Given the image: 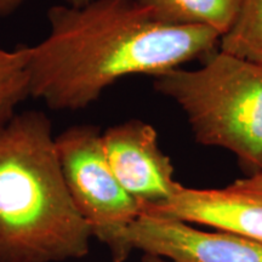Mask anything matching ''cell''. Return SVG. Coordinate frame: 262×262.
<instances>
[{"label": "cell", "mask_w": 262, "mask_h": 262, "mask_svg": "<svg viewBox=\"0 0 262 262\" xmlns=\"http://www.w3.org/2000/svg\"><path fill=\"white\" fill-rule=\"evenodd\" d=\"M50 32L29 47L31 96L56 111H77L134 74L160 75L210 52V28L159 21L137 0H93L49 9Z\"/></svg>", "instance_id": "1"}, {"label": "cell", "mask_w": 262, "mask_h": 262, "mask_svg": "<svg viewBox=\"0 0 262 262\" xmlns=\"http://www.w3.org/2000/svg\"><path fill=\"white\" fill-rule=\"evenodd\" d=\"M29 47L0 49V127L15 116L16 108L31 96Z\"/></svg>", "instance_id": "10"}, {"label": "cell", "mask_w": 262, "mask_h": 262, "mask_svg": "<svg viewBox=\"0 0 262 262\" xmlns=\"http://www.w3.org/2000/svg\"><path fill=\"white\" fill-rule=\"evenodd\" d=\"M159 21L210 28L224 35L237 17L241 0H137Z\"/></svg>", "instance_id": "8"}, {"label": "cell", "mask_w": 262, "mask_h": 262, "mask_svg": "<svg viewBox=\"0 0 262 262\" xmlns=\"http://www.w3.org/2000/svg\"><path fill=\"white\" fill-rule=\"evenodd\" d=\"M102 145L118 182L142 211L166 202L182 186L150 124L139 119L116 124L102 133Z\"/></svg>", "instance_id": "6"}, {"label": "cell", "mask_w": 262, "mask_h": 262, "mask_svg": "<svg viewBox=\"0 0 262 262\" xmlns=\"http://www.w3.org/2000/svg\"><path fill=\"white\" fill-rule=\"evenodd\" d=\"M91 238L62 175L50 119L15 114L0 127V262L79 260Z\"/></svg>", "instance_id": "2"}, {"label": "cell", "mask_w": 262, "mask_h": 262, "mask_svg": "<svg viewBox=\"0 0 262 262\" xmlns=\"http://www.w3.org/2000/svg\"><path fill=\"white\" fill-rule=\"evenodd\" d=\"M55 145L64 182L93 237L110 249L119 262L120 237L142 214V209L118 182L104 155L102 134L94 125H74Z\"/></svg>", "instance_id": "4"}, {"label": "cell", "mask_w": 262, "mask_h": 262, "mask_svg": "<svg viewBox=\"0 0 262 262\" xmlns=\"http://www.w3.org/2000/svg\"><path fill=\"white\" fill-rule=\"evenodd\" d=\"M25 2L26 0H0V17L12 14Z\"/></svg>", "instance_id": "12"}, {"label": "cell", "mask_w": 262, "mask_h": 262, "mask_svg": "<svg viewBox=\"0 0 262 262\" xmlns=\"http://www.w3.org/2000/svg\"><path fill=\"white\" fill-rule=\"evenodd\" d=\"M66 5L73 6V8H81V6L89 4L93 0H64Z\"/></svg>", "instance_id": "13"}, {"label": "cell", "mask_w": 262, "mask_h": 262, "mask_svg": "<svg viewBox=\"0 0 262 262\" xmlns=\"http://www.w3.org/2000/svg\"><path fill=\"white\" fill-rule=\"evenodd\" d=\"M142 212L228 232L262 244V195L226 188L181 186L171 198Z\"/></svg>", "instance_id": "7"}, {"label": "cell", "mask_w": 262, "mask_h": 262, "mask_svg": "<svg viewBox=\"0 0 262 262\" xmlns=\"http://www.w3.org/2000/svg\"><path fill=\"white\" fill-rule=\"evenodd\" d=\"M229 186L235 189H241V191L262 195V171L255 172L254 175L249 176V178L239 179Z\"/></svg>", "instance_id": "11"}, {"label": "cell", "mask_w": 262, "mask_h": 262, "mask_svg": "<svg viewBox=\"0 0 262 262\" xmlns=\"http://www.w3.org/2000/svg\"><path fill=\"white\" fill-rule=\"evenodd\" d=\"M133 250L145 253L148 262H262V244L147 212L120 237L119 262L125 261Z\"/></svg>", "instance_id": "5"}, {"label": "cell", "mask_w": 262, "mask_h": 262, "mask_svg": "<svg viewBox=\"0 0 262 262\" xmlns=\"http://www.w3.org/2000/svg\"><path fill=\"white\" fill-rule=\"evenodd\" d=\"M220 51L262 66V0H241L233 25L220 39Z\"/></svg>", "instance_id": "9"}, {"label": "cell", "mask_w": 262, "mask_h": 262, "mask_svg": "<svg viewBox=\"0 0 262 262\" xmlns=\"http://www.w3.org/2000/svg\"><path fill=\"white\" fill-rule=\"evenodd\" d=\"M155 89L187 117L195 140L262 171V66L217 52L196 70L155 77Z\"/></svg>", "instance_id": "3"}]
</instances>
